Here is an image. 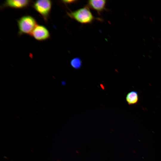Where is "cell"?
Wrapping results in <instances>:
<instances>
[{
  "mask_svg": "<svg viewBox=\"0 0 161 161\" xmlns=\"http://www.w3.org/2000/svg\"><path fill=\"white\" fill-rule=\"evenodd\" d=\"M126 100L128 104L129 105L136 104L139 100L137 92L135 91H132L128 93L126 95Z\"/></svg>",
  "mask_w": 161,
  "mask_h": 161,
  "instance_id": "7",
  "label": "cell"
},
{
  "mask_svg": "<svg viewBox=\"0 0 161 161\" xmlns=\"http://www.w3.org/2000/svg\"><path fill=\"white\" fill-rule=\"evenodd\" d=\"M31 3V1L28 0H9L5 1L2 4V9L5 7H10L17 9H21L28 7Z\"/></svg>",
  "mask_w": 161,
  "mask_h": 161,
  "instance_id": "5",
  "label": "cell"
},
{
  "mask_svg": "<svg viewBox=\"0 0 161 161\" xmlns=\"http://www.w3.org/2000/svg\"><path fill=\"white\" fill-rule=\"evenodd\" d=\"M150 18L151 19V20L152 21H153V20L151 18Z\"/></svg>",
  "mask_w": 161,
  "mask_h": 161,
  "instance_id": "10",
  "label": "cell"
},
{
  "mask_svg": "<svg viewBox=\"0 0 161 161\" xmlns=\"http://www.w3.org/2000/svg\"><path fill=\"white\" fill-rule=\"evenodd\" d=\"M82 61L79 57H75L72 59L70 61V64L72 67L75 69L80 68L81 66Z\"/></svg>",
  "mask_w": 161,
  "mask_h": 161,
  "instance_id": "8",
  "label": "cell"
},
{
  "mask_svg": "<svg viewBox=\"0 0 161 161\" xmlns=\"http://www.w3.org/2000/svg\"><path fill=\"white\" fill-rule=\"evenodd\" d=\"M67 15L72 19L83 24H90L96 19L87 6L76 10L67 13Z\"/></svg>",
  "mask_w": 161,
  "mask_h": 161,
  "instance_id": "1",
  "label": "cell"
},
{
  "mask_svg": "<svg viewBox=\"0 0 161 161\" xmlns=\"http://www.w3.org/2000/svg\"><path fill=\"white\" fill-rule=\"evenodd\" d=\"M36 40L42 41L49 38L50 35L48 29L44 26L38 25L36 26L30 35Z\"/></svg>",
  "mask_w": 161,
  "mask_h": 161,
  "instance_id": "4",
  "label": "cell"
},
{
  "mask_svg": "<svg viewBox=\"0 0 161 161\" xmlns=\"http://www.w3.org/2000/svg\"><path fill=\"white\" fill-rule=\"evenodd\" d=\"M64 4H70L72 3H76L77 1V0H63L61 1Z\"/></svg>",
  "mask_w": 161,
  "mask_h": 161,
  "instance_id": "9",
  "label": "cell"
},
{
  "mask_svg": "<svg viewBox=\"0 0 161 161\" xmlns=\"http://www.w3.org/2000/svg\"><path fill=\"white\" fill-rule=\"evenodd\" d=\"M52 4V3L51 0H37L33 3V7L47 22L49 17Z\"/></svg>",
  "mask_w": 161,
  "mask_h": 161,
  "instance_id": "3",
  "label": "cell"
},
{
  "mask_svg": "<svg viewBox=\"0 0 161 161\" xmlns=\"http://www.w3.org/2000/svg\"><path fill=\"white\" fill-rule=\"evenodd\" d=\"M17 22L18 28V34L19 35L24 34L30 35L38 24L35 19L29 15L21 17L17 20Z\"/></svg>",
  "mask_w": 161,
  "mask_h": 161,
  "instance_id": "2",
  "label": "cell"
},
{
  "mask_svg": "<svg viewBox=\"0 0 161 161\" xmlns=\"http://www.w3.org/2000/svg\"><path fill=\"white\" fill-rule=\"evenodd\" d=\"M106 1L105 0H90L88 1L87 6L96 10L99 14L106 10Z\"/></svg>",
  "mask_w": 161,
  "mask_h": 161,
  "instance_id": "6",
  "label": "cell"
}]
</instances>
